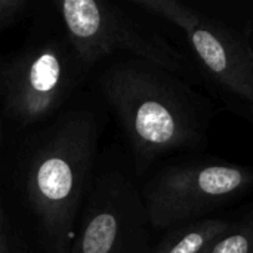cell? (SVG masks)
<instances>
[{
  "instance_id": "cell-1",
  "label": "cell",
  "mask_w": 253,
  "mask_h": 253,
  "mask_svg": "<svg viewBox=\"0 0 253 253\" xmlns=\"http://www.w3.org/2000/svg\"><path fill=\"white\" fill-rule=\"evenodd\" d=\"M102 89L142 159L206 144L211 104L172 71L144 59L122 62L105 73Z\"/></svg>"
},
{
  "instance_id": "cell-2",
  "label": "cell",
  "mask_w": 253,
  "mask_h": 253,
  "mask_svg": "<svg viewBox=\"0 0 253 253\" xmlns=\"http://www.w3.org/2000/svg\"><path fill=\"white\" fill-rule=\"evenodd\" d=\"M95 147L90 117L67 120L30 165L27 193L56 253H65Z\"/></svg>"
},
{
  "instance_id": "cell-3",
  "label": "cell",
  "mask_w": 253,
  "mask_h": 253,
  "mask_svg": "<svg viewBox=\"0 0 253 253\" xmlns=\"http://www.w3.org/2000/svg\"><path fill=\"white\" fill-rule=\"evenodd\" d=\"M253 190V169L228 162L190 160L156 175L144 190L145 211L156 228L203 219Z\"/></svg>"
},
{
  "instance_id": "cell-4",
  "label": "cell",
  "mask_w": 253,
  "mask_h": 253,
  "mask_svg": "<svg viewBox=\"0 0 253 253\" xmlns=\"http://www.w3.org/2000/svg\"><path fill=\"white\" fill-rule=\"evenodd\" d=\"M77 56L87 64L114 52H129L165 70L182 67V55L157 34L142 30L116 6L98 0L56 3Z\"/></svg>"
},
{
  "instance_id": "cell-5",
  "label": "cell",
  "mask_w": 253,
  "mask_h": 253,
  "mask_svg": "<svg viewBox=\"0 0 253 253\" xmlns=\"http://www.w3.org/2000/svg\"><path fill=\"white\" fill-rule=\"evenodd\" d=\"M133 3L181 28L211 77L252 108L253 49L243 37L176 0H135Z\"/></svg>"
},
{
  "instance_id": "cell-6",
  "label": "cell",
  "mask_w": 253,
  "mask_h": 253,
  "mask_svg": "<svg viewBox=\"0 0 253 253\" xmlns=\"http://www.w3.org/2000/svg\"><path fill=\"white\" fill-rule=\"evenodd\" d=\"M71 84L70 62L58 46L27 52L7 71L4 102L10 116L28 125L50 114Z\"/></svg>"
},
{
  "instance_id": "cell-7",
  "label": "cell",
  "mask_w": 253,
  "mask_h": 253,
  "mask_svg": "<svg viewBox=\"0 0 253 253\" xmlns=\"http://www.w3.org/2000/svg\"><path fill=\"white\" fill-rule=\"evenodd\" d=\"M126 227L123 211L101 209L86 222L74 253H119L126 239Z\"/></svg>"
},
{
  "instance_id": "cell-8",
  "label": "cell",
  "mask_w": 253,
  "mask_h": 253,
  "mask_svg": "<svg viewBox=\"0 0 253 253\" xmlns=\"http://www.w3.org/2000/svg\"><path fill=\"white\" fill-rule=\"evenodd\" d=\"M230 225V221L203 218L181 224L154 253H203Z\"/></svg>"
},
{
  "instance_id": "cell-9",
  "label": "cell",
  "mask_w": 253,
  "mask_h": 253,
  "mask_svg": "<svg viewBox=\"0 0 253 253\" xmlns=\"http://www.w3.org/2000/svg\"><path fill=\"white\" fill-rule=\"evenodd\" d=\"M203 253H253V212L228 228Z\"/></svg>"
},
{
  "instance_id": "cell-10",
  "label": "cell",
  "mask_w": 253,
  "mask_h": 253,
  "mask_svg": "<svg viewBox=\"0 0 253 253\" xmlns=\"http://www.w3.org/2000/svg\"><path fill=\"white\" fill-rule=\"evenodd\" d=\"M25 6V0H0V31L12 25Z\"/></svg>"
},
{
  "instance_id": "cell-11",
  "label": "cell",
  "mask_w": 253,
  "mask_h": 253,
  "mask_svg": "<svg viewBox=\"0 0 253 253\" xmlns=\"http://www.w3.org/2000/svg\"><path fill=\"white\" fill-rule=\"evenodd\" d=\"M0 253H7L6 234H4V225H3V213H1V205H0Z\"/></svg>"
},
{
  "instance_id": "cell-12",
  "label": "cell",
  "mask_w": 253,
  "mask_h": 253,
  "mask_svg": "<svg viewBox=\"0 0 253 253\" xmlns=\"http://www.w3.org/2000/svg\"><path fill=\"white\" fill-rule=\"evenodd\" d=\"M252 110H253V105H252Z\"/></svg>"
}]
</instances>
